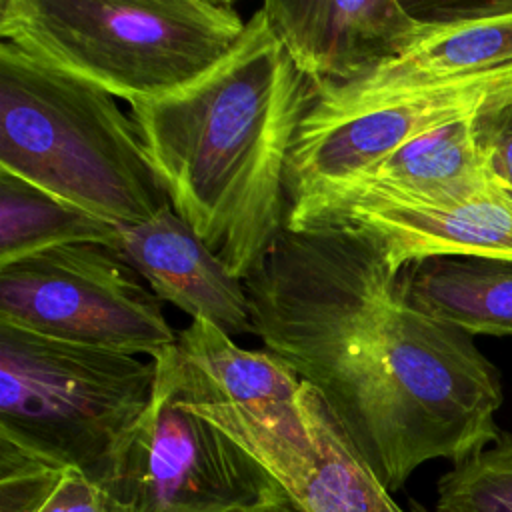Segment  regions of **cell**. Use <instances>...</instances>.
<instances>
[{"mask_svg":"<svg viewBox=\"0 0 512 512\" xmlns=\"http://www.w3.org/2000/svg\"><path fill=\"white\" fill-rule=\"evenodd\" d=\"M244 286L252 334L318 392L388 492L498 438L500 370L470 334L408 300L370 232L286 226Z\"/></svg>","mask_w":512,"mask_h":512,"instance_id":"6da1fadb","label":"cell"},{"mask_svg":"<svg viewBox=\"0 0 512 512\" xmlns=\"http://www.w3.org/2000/svg\"><path fill=\"white\" fill-rule=\"evenodd\" d=\"M316 102L260 6L236 46L194 82L130 104L172 210L240 280L286 228L294 138Z\"/></svg>","mask_w":512,"mask_h":512,"instance_id":"7a4b0ae2","label":"cell"},{"mask_svg":"<svg viewBox=\"0 0 512 512\" xmlns=\"http://www.w3.org/2000/svg\"><path fill=\"white\" fill-rule=\"evenodd\" d=\"M0 170L114 226L170 204L114 96L4 40Z\"/></svg>","mask_w":512,"mask_h":512,"instance_id":"3957f363","label":"cell"},{"mask_svg":"<svg viewBox=\"0 0 512 512\" xmlns=\"http://www.w3.org/2000/svg\"><path fill=\"white\" fill-rule=\"evenodd\" d=\"M244 28L226 0L0 2V40L128 104L194 82Z\"/></svg>","mask_w":512,"mask_h":512,"instance_id":"277c9868","label":"cell"},{"mask_svg":"<svg viewBox=\"0 0 512 512\" xmlns=\"http://www.w3.org/2000/svg\"><path fill=\"white\" fill-rule=\"evenodd\" d=\"M156 364L0 322V438L106 482L154 392Z\"/></svg>","mask_w":512,"mask_h":512,"instance_id":"5b68a950","label":"cell"},{"mask_svg":"<svg viewBox=\"0 0 512 512\" xmlns=\"http://www.w3.org/2000/svg\"><path fill=\"white\" fill-rule=\"evenodd\" d=\"M152 402L106 484L130 512H232L278 484L230 436L188 404L178 344L156 358Z\"/></svg>","mask_w":512,"mask_h":512,"instance_id":"8992f818","label":"cell"},{"mask_svg":"<svg viewBox=\"0 0 512 512\" xmlns=\"http://www.w3.org/2000/svg\"><path fill=\"white\" fill-rule=\"evenodd\" d=\"M112 248L68 244L0 266V322L46 338L156 358L178 342L162 300Z\"/></svg>","mask_w":512,"mask_h":512,"instance_id":"52a82bcc","label":"cell"},{"mask_svg":"<svg viewBox=\"0 0 512 512\" xmlns=\"http://www.w3.org/2000/svg\"><path fill=\"white\" fill-rule=\"evenodd\" d=\"M508 104L512 64L458 76L348 114L308 112L288 158V214L346 190L416 136Z\"/></svg>","mask_w":512,"mask_h":512,"instance_id":"ba28073f","label":"cell"},{"mask_svg":"<svg viewBox=\"0 0 512 512\" xmlns=\"http://www.w3.org/2000/svg\"><path fill=\"white\" fill-rule=\"evenodd\" d=\"M194 396L190 376L186 404L244 448L304 512H408L362 460L306 382L300 384L298 408L310 436L308 444L284 438L238 406L196 402Z\"/></svg>","mask_w":512,"mask_h":512,"instance_id":"9c48e42d","label":"cell"},{"mask_svg":"<svg viewBox=\"0 0 512 512\" xmlns=\"http://www.w3.org/2000/svg\"><path fill=\"white\" fill-rule=\"evenodd\" d=\"M424 28L398 56L336 88L316 90L314 114H348L434 84L512 64V0L424 6Z\"/></svg>","mask_w":512,"mask_h":512,"instance_id":"30bf717a","label":"cell"},{"mask_svg":"<svg viewBox=\"0 0 512 512\" xmlns=\"http://www.w3.org/2000/svg\"><path fill=\"white\" fill-rule=\"evenodd\" d=\"M346 224L370 232L392 270L430 258H488L512 262V196L492 180L444 202L354 198L334 204L302 224Z\"/></svg>","mask_w":512,"mask_h":512,"instance_id":"8fae6325","label":"cell"},{"mask_svg":"<svg viewBox=\"0 0 512 512\" xmlns=\"http://www.w3.org/2000/svg\"><path fill=\"white\" fill-rule=\"evenodd\" d=\"M272 30L316 90L344 86L406 50L424 28L396 0H266Z\"/></svg>","mask_w":512,"mask_h":512,"instance_id":"7c38bea8","label":"cell"},{"mask_svg":"<svg viewBox=\"0 0 512 512\" xmlns=\"http://www.w3.org/2000/svg\"><path fill=\"white\" fill-rule=\"evenodd\" d=\"M116 230V252L162 302L230 336L252 332L244 280L228 272L170 204L146 222L116 224Z\"/></svg>","mask_w":512,"mask_h":512,"instance_id":"4fadbf2b","label":"cell"},{"mask_svg":"<svg viewBox=\"0 0 512 512\" xmlns=\"http://www.w3.org/2000/svg\"><path fill=\"white\" fill-rule=\"evenodd\" d=\"M196 402H220L246 410L288 440L308 444L298 392L302 380L274 354L246 350L206 320H192L178 332Z\"/></svg>","mask_w":512,"mask_h":512,"instance_id":"5bb4252c","label":"cell"},{"mask_svg":"<svg viewBox=\"0 0 512 512\" xmlns=\"http://www.w3.org/2000/svg\"><path fill=\"white\" fill-rule=\"evenodd\" d=\"M490 182L476 138V116L432 128L406 142L346 190L304 210L292 212L286 226L354 198L444 202L484 188Z\"/></svg>","mask_w":512,"mask_h":512,"instance_id":"9a60e30c","label":"cell"},{"mask_svg":"<svg viewBox=\"0 0 512 512\" xmlns=\"http://www.w3.org/2000/svg\"><path fill=\"white\" fill-rule=\"evenodd\" d=\"M408 300L474 336H512V262L430 258L402 268Z\"/></svg>","mask_w":512,"mask_h":512,"instance_id":"2e32d148","label":"cell"},{"mask_svg":"<svg viewBox=\"0 0 512 512\" xmlns=\"http://www.w3.org/2000/svg\"><path fill=\"white\" fill-rule=\"evenodd\" d=\"M68 244H100L116 250L118 230L0 170V266Z\"/></svg>","mask_w":512,"mask_h":512,"instance_id":"e0dca14e","label":"cell"},{"mask_svg":"<svg viewBox=\"0 0 512 512\" xmlns=\"http://www.w3.org/2000/svg\"><path fill=\"white\" fill-rule=\"evenodd\" d=\"M0 512H130L114 490L0 442Z\"/></svg>","mask_w":512,"mask_h":512,"instance_id":"ac0fdd59","label":"cell"},{"mask_svg":"<svg viewBox=\"0 0 512 512\" xmlns=\"http://www.w3.org/2000/svg\"><path fill=\"white\" fill-rule=\"evenodd\" d=\"M434 512H512V432L440 476Z\"/></svg>","mask_w":512,"mask_h":512,"instance_id":"d6986e66","label":"cell"},{"mask_svg":"<svg viewBox=\"0 0 512 512\" xmlns=\"http://www.w3.org/2000/svg\"><path fill=\"white\" fill-rule=\"evenodd\" d=\"M476 138L488 178L512 196V104L476 116Z\"/></svg>","mask_w":512,"mask_h":512,"instance_id":"ffe728a7","label":"cell"},{"mask_svg":"<svg viewBox=\"0 0 512 512\" xmlns=\"http://www.w3.org/2000/svg\"><path fill=\"white\" fill-rule=\"evenodd\" d=\"M232 512H304L288 494L280 490H276L274 494L266 496L264 500L256 502V504H250V506H244V508H236Z\"/></svg>","mask_w":512,"mask_h":512,"instance_id":"44dd1931","label":"cell"},{"mask_svg":"<svg viewBox=\"0 0 512 512\" xmlns=\"http://www.w3.org/2000/svg\"><path fill=\"white\" fill-rule=\"evenodd\" d=\"M410 512H428L420 502H416V500H410Z\"/></svg>","mask_w":512,"mask_h":512,"instance_id":"7402d4cb","label":"cell"}]
</instances>
